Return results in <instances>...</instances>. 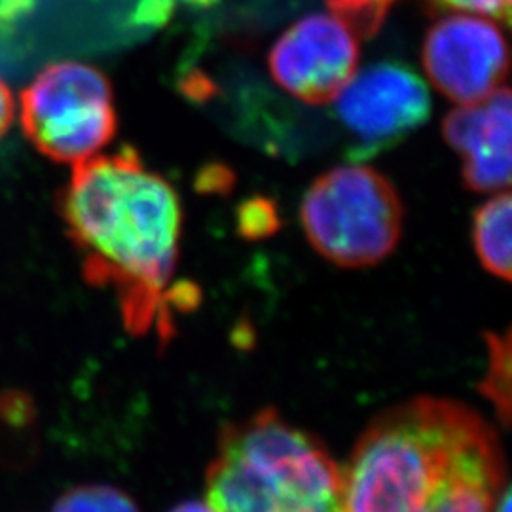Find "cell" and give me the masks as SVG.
Wrapping results in <instances>:
<instances>
[{
    "label": "cell",
    "instance_id": "6da1fadb",
    "mask_svg": "<svg viewBox=\"0 0 512 512\" xmlns=\"http://www.w3.org/2000/svg\"><path fill=\"white\" fill-rule=\"evenodd\" d=\"M61 209L86 279L116 293L129 332L165 334L183 224L173 186L124 148L74 165Z\"/></svg>",
    "mask_w": 512,
    "mask_h": 512
},
{
    "label": "cell",
    "instance_id": "7a4b0ae2",
    "mask_svg": "<svg viewBox=\"0 0 512 512\" xmlns=\"http://www.w3.org/2000/svg\"><path fill=\"white\" fill-rule=\"evenodd\" d=\"M503 456L475 410L421 397L372 421L342 467L346 512H418L456 476Z\"/></svg>",
    "mask_w": 512,
    "mask_h": 512
},
{
    "label": "cell",
    "instance_id": "3957f363",
    "mask_svg": "<svg viewBox=\"0 0 512 512\" xmlns=\"http://www.w3.org/2000/svg\"><path fill=\"white\" fill-rule=\"evenodd\" d=\"M207 503L217 512H346L342 467L268 408L222 431Z\"/></svg>",
    "mask_w": 512,
    "mask_h": 512
},
{
    "label": "cell",
    "instance_id": "277c9868",
    "mask_svg": "<svg viewBox=\"0 0 512 512\" xmlns=\"http://www.w3.org/2000/svg\"><path fill=\"white\" fill-rule=\"evenodd\" d=\"M300 220L311 247L342 268H366L395 251L404 209L397 188L366 165L334 167L304 196Z\"/></svg>",
    "mask_w": 512,
    "mask_h": 512
},
{
    "label": "cell",
    "instance_id": "5b68a950",
    "mask_svg": "<svg viewBox=\"0 0 512 512\" xmlns=\"http://www.w3.org/2000/svg\"><path fill=\"white\" fill-rule=\"evenodd\" d=\"M21 124L38 152L55 162L90 160L118 128L112 86L92 65L54 63L21 95Z\"/></svg>",
    "mask_w": 512,
    "mask_h": 512
},
{
    "label": "cell",
    "instance_id": "8992f818",
    "mask_svg": "<svg viewBox=\"0 0 512 512\" xmlns=\"http://www.w3.org/2000/svg\"><path fill=\"white\" fill-rule=\"evenodd\" d=\"M423 69L433 86L459 107L476 105L503 88L509 71L507 40L482 16H448L423 42Z\"/></svg>",
    "mask_w": 512,
    "mask_h": 512
},
{
    "label": "cell",
    "instance_id": "52a82bcc",
    "mask_svg": "<svg viewBox=\"0 0 512 512\" xmlns=\"http://www.w3.org/2000/svg\"><path fill=\"white\" fill-rule=\"evenodd\" d=\"M336 114L359 141V154H374L406 139L431 112L429 90L418 74L380 63L353 74L336 95Z\"/></svg>",
    "mask_w": 512,
    "mask_h": 512
},
{
    "label": "cell",
    "instance_id": "ba28073f",
    "mask_svg": "<svg viewBox=\"0 0 512 512\" xmlns=\"http://www.w3.org/2000/svg\"><path fill=\"white\" fill-rule=\"evenodd\" d=\"M359 40L334 14H313L291 25L270 52L272 78L289 95L325 105L357 73Z\"/></svg>",
    "mask_w": 512,
    "mask_h": 512
},
{
    "label": "cell",
    "instance_id": "9c48e42d",
    "mask_svg": "<svg viewBox=\"0 0 512 512\" xmlns=\"http://www.w3.org/2000/svg\"><path fill=\"white\" fill-rule=\"evenodd\" d=\"M450 147L463 158V181L482 194L507 190L511 184V92L499 88L488 99L459 107L442 122Z\"/></svg>",
    "mask_w": 512,
    "mask_h": 512
},
{
    "label": "cell",
    "instance_id": "30bf717a",
    "mask_svg": "<svg viewBox=\"0 0 512 512\" xmlns=\"http://www.w3.org/2000/svg\"><path fill=\"white\" fill-rule=\"evenodd\" d=\"M511 194L505 190L476 209L473 245L478 260L490 274L511 279Z\"/></svg>",
    "mask_w": 512,
    "mask_h": 512
},
{
    "label": "cell",
    "instance_id": "8fae6325",
    "mask_svg": "<svg viewBox=\"0 0 512 512\" xmlns=\"http://www.w3.org/2000/svg\"><path fill=\"white\" fill-rule=\"evenodd\" d=\"M490 363L482 382V393L495 404L503 421L511 412V332L488 334Z\"/></svg>",
    "mask_w": 512,
    "mask_h": 512
},
{
    "label": "cell",
    "instance_id": "7c38bea8",
    "mask_svg": "<svg viewBox=\"0 0 512 512\" xmlns=\"http://www.w3.org/2000/svg\"><path fill=\"white\" fill-rule=\"evenodd\" d=\"M52 512H139V507L118 488L86 484L59 495Z\"/></svg>",
    "mask_w": 512,
    "mask_h": 512
},
{
    "label": "cell",
    "instance_id": "4fadbf2b",
    "mask_svg": "<svg viewBox=\"0 0 512 512\" xmlns=\"http://www.w3.org/2000/svg\"><path fill=\"white\" fill-rule=\"evenodd\" d=\"M334 16L342 19L357 37H372L382 27L395 0H327Z\"/></svg>",
    "mask_w": 512,
    "mask_h": 512
},
{
    "label": "cell",
    "instance_id": "5bb4252c",
    "mask_svg": "<svg viewBox=\"0 0 512 512\" xmlns=\"http://www.w3.org/2000/svg\"><path fill=\"white\" fill-rule=\"evenodd\" d=\"M442 8H452L465 14L488 16L501 23L511 19V0H437Z\"/></svg>",
    "mask_w": 512,
    "mask_h": 512
},
{
    "label": "cell",
    "instance_id": "9a60e30c",
    "mask_svg": "<svg viewBox=\"0 0 512 512\" xmlns=\"http://www.w3.org/2000/svg\"><path fill=\"white\" fill-rule=\"evenodd\" d=\"M16 114V101L6 82L0 78V137L10 129Z\"/></svg>",
    "mask_w": 512,
    "mask_h": 512
},
{
    "label": "cell",
    "instance_id": "2e32d148",
    "mask_svg": "<svg viewBox=\"0 0 512 512\" xmlns=\"http://www.w3.org/2000/svg\"><path fill=\"white\" fill-rule=\"evenodd\" d=\"M169 512H217L209 503H202V501H186L177 505L173 511Z\"/></svg>",
    "mask_w": 512,
    "mask_h": 512
},
{
    "label": "cell",
    "instance_id": "e0dca14e",
    "mask_svg": "<svg viewBox=\"0 0 512 512\" xmlns=\"http://www.w3.org/2000/svg\"><path fill=\"white\" fill-rule=\"evenodd\" d=\"M494 512H511V492H509V486H505L501 490V494L497 495Z\"/></svg>",
    "mask_w": 512,
    "mask_h": 512
}]
</instances>
